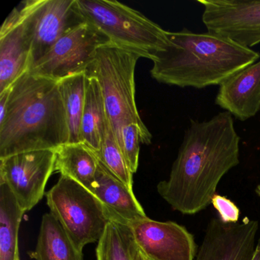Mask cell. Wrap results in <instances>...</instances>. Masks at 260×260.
<instances>
[{
  "label": "cell",
  "mask_w": 260,
  "mask_h": 260,
  "mask_svg": "<svg viewBox=\"0 0 260 260\" xmlns=\"http://www.w3.org/2000/svg\"><path fill=\"white\" fill-rule=\"evenodd\" d=\"M25 213L10 188L0 184V260H20L19 232Z\"/></svg>",
  "instance_id": "obj_19"
},
{
  "label": "cell",
  "mask_w": 260,
  "mask_h": 260,
  "mask_svg": "<svg viewBox=\"0 0 260 260\" xmlns=\"http://www.w3.org/2000/svg\"><path fill=\"white\" fill-rule=\"evenodd\" d=\"M252 260H260V239L257 242L256 247Z\"/></svg>",
  "instance_id": "obj_25"
},
{
  "label": "cell",
  "mask_w": 260,
  "mask_h": 260,
  "mask_svg": "<svg viewBox=\"0 0 260 260\" xmlns=\"http://www.w3.org/2000/svg\"><path fill=\"white\" fill-rule=\"evenodd\" d=\"M135 242L143 253L155 260H194V236L173 221H157L148 217L131 223Z\"/></svg>",
  "instance_id": "obj_12"
},
{
  "label": "cell",
  "mask_w": 260,
  "mask_h": 260,
  "mask_svg": "<svg viewBox=\"0 0 260 260\" xmlns=\"http://www.w3.org/2000/svg\"><path fill=\"white\" fill-rule=\"evenodd\" d=\"M137 249L130 226L111 221L97 244L96 260H135Z\"/></svg>",
  "instance_id": "obj_21"
},
{
  "label": "cell",
  "mask_w": 260,
  "mask_h": 260,
  "mask_svg": "<svg viewBox=\"0 0 260 260\" xmlns=\"http://www.w3.org/2000/svg\"><path fill=\"white\" fill-rule=\"evenodd\" d=\"M167 47L152 60L150 74L159 83L170 86L196 89L220 86L260 58L257 51L209 32L184 28L167 31Z\"/></svg>",
  "instance_id": "obj_3"
},
{
  "label": "cell",
  "mask_w": 260,
  "mask_h": 260,
  "mask_svg": "<svg viewBox=\"0 0 260 260\" xmlns=\"http://www.w3.org/2000/svg\"><path fill=\"white\" fill-rule=\"evenodd\" d=\"M55 152V172L92 192L100 164L95 153L82 142L67 143Z\"/></svg>",
  "instance_id": "obj_16"
},
{
  "label": "cell",
  "mask_w": 260,
  "mask_h": 260,
  "mask_svg": "<svg viewBox=\"0 0 260 260\" xmlns=\"http://www.w3.org/2000/svg\"><path fill=\"white\" fill-rule=\"evenodd\" d=\"M29 19L32 31L31 68L60 38L86 22L77 0H30Z\"/></svg>",
  "instance_id": "obj_10"
},
{
  "label": "cell",
  "mask_w": 260,
  "mask_h": 260,
  "mask_svg": "<svg viewBox=\"0 0 260 260\" xmlns=\"http://www.w3.org/2000/svg\"><path fill=\"white\" fill-rule=\"evenodd\" d=\"M0 117V158L41 150H57L69 142V127L59 82L33 75L11 86Z\"/></svg>",
  "instance_id": "obj_2"
},
{
  "label": "cell",
  "mask_w": 260,
  "mask_h": 260,
  "mask_svg": "<svg viewBox=\"0 0 260 260\" xmlns=\"http://www.w3.org/2000/svg\"><path fill=\"white\" fill-rule=\"evenodd\" d=\"M109 43L105 35L86 22L60 38L28 72L58 82L86 74L99 48Z\"/></svg>",
  "instance_id": "obj_7"
},
{
  "label": "cell",
  "mask_w": 260,
  "mask_h": 260,
  "mask_svg": "<svg viewBox=\"0 0 260 260\" xmlns=\"http://www.w3.org/2000/svg\"><path fill=\"white\" fill-rule=\"evenodd\" d=\"M28 254L35 260H83V250L51 213L42 217L36 249Z\"/></svg>",
  "instance_id": "obj_17"
},
{
  "label": "cell",
  "mask_w": 260,
  "mask_h": 260,
  "mask_svg": "<svg viewBox=\"0 0 260 260\" xmlns=\"http://www.w3.org/2000/svg\"><path fill=\"white\" fill-rule=\"evenodd\" d=\"M215 104L241 121L255 116L260 111V60L221 83Z\"/></svg>",
  "instance_id": "obj_14"
},
{
  "label": "cell",
  "mask_w": 260,
  "mask_h": 260,
  "mask_svg": "<svg viewBox=\"0 0 260 260\" xmlns=\"http://www.w3.org/2000/svg\"><path fill=\"white\" fill-rule=\"evenodd\" d=\"M140 58L109 43L99 48L86 71L87 77H94L100 83L106 115L117 141L123 127L131 124H136L152 138L141 119L135 99V68Z\"/></svg>",
  "instance_id": "obj_4"
},
{
  "label": "cell",
  "mask_w": 260,
  "mask_h": 260,
  "mask_svg": "<svg viewBox=\"0 0 260 260\" xmlns=\"http://www.w3.org/2000/svg\"><path fill=\"white\" fill-rule=\"evenodd\" d=\"M135 260H146L145 255L143 253L142 251L138 246L136 252H135Z\"/></svg>",
  "instance_id": "obj_26"
},
{
  "label": "cell",
  "mask_w": 260,
  "mask_h": 260,
  "mask_svg": "<svg viewBox=\"0 0 260 260\" xmlns=\"http://www.w3.org/2000/svg\"><path fill=\"white\" fill-rule=\"evenodd\" d=\"M145 257H146V260H155V259H153V258H149V257L146 256V255H145Z\"/></svg>",
  "instance_id": "obj_28"
},
{
  "label": "cell",
  "mask_w": 260,
  "mask_h": 260,
  "mask_svg": "<svg viewBox=\"0 0 260 260\" xmlns=\"http://www.w3.org/2000/svg\"><path fill=\"white\" fill-rule=\"evenodd\" d=\"M50 213L79 249L99 242L111 220L102 202L84 187L66 176L45 194Z\"/></svg>",
  "instance_id": "obj_6"
},
{
  "label": "cell",
  "mask_w": 260,
  "mask_h": 260,
  "mask_svg": "<svg viewBox=\"0 0 260 260\" xmlns=\"http://www.w3.org/2000/svg\"><path fill=\"white\" fill-rule=\"evenodd\" d=\"M96 156L99 161L112 174L133 190L134 174L128 168L108 118L101 149Z\"/></svg>",
  "instance_id": "obj_22"
},
{
  "label": "cell",
  "mask_w": 260,
  "mask_h": 260,
  "mask_svg": "<svg viewBox=\"0 0 260 260\" xmlns=\"http://www.w3.org/2000/svg\"><path fill=\"white\" fill-rule=\"evenodd\" d=\"M240 138L229 112L208 121H191L169 179L157 185L174 211L197 214L209 206L219 182L240 164Z\"/></svg>",
  "instance_id": "obj_1"
},
{
  "label": "cell",
  "mask_w": 260,
  "mask_h": 260,
  "mask_svg": "<svg viewBox=\"0 0 260 260\" xmlns=\"http://www.w3.org/2000/svg\"><path fill=\"white\" fill-rule=\"evenodd\" d=\"M92 193L102 202L112 221L130 225L147 217L134 190L124 185L100 162Z\"/></svg>",
  "instance_id": "obj_15"
},
{
  "label": "cell",
  "mask_w": 260,
  "mask_h": 260,
  "mask_svg": "<svg viewBox=\"0 0 260 260\" xmlns=\"http://www.w3.org/2000/svg\"><path fill=\"white\" fill-rule=\"evenodd\" d=\"M30 0L11 12L0 29V93L31 68L32 31Z\"/></svg>",
  "instance_id": "obj_11"
},
{
  "label": "cell",
  "mask_w": 260,
  "mask_h": 260,
  "mask_svg": "<svg viewBox=\"0 0 260 260\" xmlns=\"http://www.w3.org/2000/svg\"><path fill=\"white\" fill-rule=\"evenodd\" d=\"M255 193L260 197V184L257 185L256 188H255Z\"/></svg>",
  "instance_id": "obj_27"
},
{
  "label": "cell",
  "mask_w": 260,
  "mask_h": 260,
  "mask_svg": "<svg viewBox=\"0 0 260 260\" xmlns=\"http://www.w3.org/2000/svg\"><path fill=\"white\" fill-rule=\"evenodd\" d=\"M258 228L257 220L248 217L237 223L212 219L194 260H252Z\"/></svg>",
  "instance_id": "obj_13"
},
{
  "label": "cell",
  "mask_w": 260,
  "mask_h": 260,
  "mask_svg": "<svg viewBox=\"0 0 260 260\" xmlns=\"http://www.w3.org/2000/svg\"><path fill=\"white\" fill-rule=\"evenodd\" d=\"M77 3L85 21L118 48L153 60L168 44L167 31L118 1L77 0Z\"/></svg>",
  "instance_id": "obj_5"
},
{
  "label": "cell",
  "mask_w": 260,
  "mask_h": 260,
  "mask_svg": "<svg viewBox=\"0 0 260 260\" xmlns=\"http://www.w3.org/2000/svg\"><path fill=\"white\" fill-rule=\"evenodd\" d=\"M208 32L246 48L260 44V0H198Z\"/></svg>",
  "instance_id": "obj_9"
},
{
  "label": "cell",
  "mask_w": 260,
  "mask_h": 260,
  "mask_svg": "<svg viewBox=\"0 0 260 260\" xmlns=\"http://www.w3.org/2000/svg\"><path fill=\"white\" fill-rule=\"evenodd\" d=\"M107 122L106 106L96 79L86 76V101L81 126V142L95 155L101 149Z\"/></svg>",
  "instance_id": "obj_18"
},
{
  "label": "cell",
  "mask_w": 260,
  "mask_h": 260,
  "mask_svg": "<svg viewBox=\"0 0 260 260\" xmlns=\"http://www.w3.org/2000/svg\"><path fill=\"white\" fill-rule=\"evenodd\" d=\"M69 127V142H81V126L86 101V75L77 74L59 81Z\"/></svg>",
  "instance_id": "obj_20"
},
{
  "label": "cell",
  "mask_w": 260,
  "mask_h": 260,
  "mask_svg": "<svg viewBox=\"0 0 260 260\" xmlns=\"http://www.w3.org/2000/svg\"><path fill=\"white\" fill-rule=\"evenodd\" d=\"M211 205L217 210L219 218L224 223H237L240 218V211L238 207L228 198L216 194Z\"/></svg>",
  "instance_id": "obj_24"
},
{
  "label": "cell",
  "mask_w": 260,
  "mask_h": 260,
  "mask_svg": "<svg viewBox=\"0 0 260 260\" xmlns=\"http://www.w3.org/2000/svg\"><path fill=\"white\" fill-rule=\"evenodd\" d=\"M151 141L152 138L144 134L136 124H127L121 130L118 144L133 174L136 173L139 164L140 144L148 145L151 144Z\"/></svg>",
  "instance_id": "obj_23"
},
{
  "label": "cell",
  "mask_w": 260,
  "mask_h": 260,
  "mask_svg": "<svg viewBox=\"0 0 260 260\" xmlns=\"http://www.w3.org/2000/svg\"><path fill=\"white\" fill-rule=\"evenodd\" d=\"M54 150H33L0 158V184L11 190L24 212L31 211L45 196L55 172Z\"/></svg>",
  "instance_id": "obj_8"
}]
</instances>
